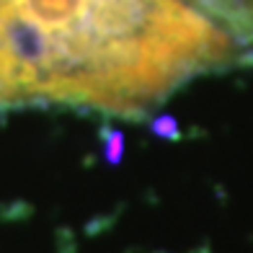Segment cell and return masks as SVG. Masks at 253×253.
Listing matches in <instances>:
<instances>
[{"instance_id":"6da1fadb","label":"cell","mask_w":253,"mask_h":253,"mask_svg":"<svg viewBox=\"0 0 253 253\" xmlns=\"http://www.w3.org/2000/svg\"><path fill=\"white\" fill-rule=\"evenodd\" d=\"M153 129L163 137H176V122H173V117H160L153 122Z\"/></svg>"}]
</instances>
